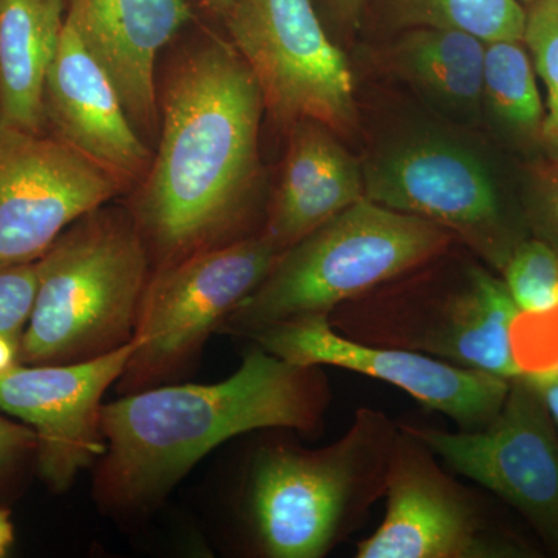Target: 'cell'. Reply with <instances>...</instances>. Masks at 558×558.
Segmentation results:
<instances>
[{
    "label": "cell",
    "instance_id": "6da1fadb",
    "mask_svg": "<svg viewBox=\"0 0 558 558\" xmlns=\"http://www.w3.org/2000/svg\"><path fill=\"white\" fill-rule=\"evenodd\" d=\"M160 108L134 215L157 267L236 241L258 182L264 102L230 40L209 33L168 72Z\"/></svg>",
    "mask_w": 558,
    "mask_h": 558
},
{
    "label": "cell",
    "instance_id": "7a4b0ae2",
    "mask_svg": "<svg viewBox=\"0 0 558 558\" xmlns=\"http://www.w3.org/2000/svg\"><path fill=\"white\" fill-rule=\"evenodd\" d=\"M329 400L322 366L293 365L260 347L218 384L130 392L102 405L106 453L95 490L112 508H148L234 436L264 428L318 429Z\"/></svg>",
    "mask_w": 558,
    "mask_h": 558
},
{
    "label": "cell",
    "instance_id": "3957f363",
    "mask_svg": "<svg viewBox=\"0 0 558 558\" xmlns=\"http://www.w3.org/2000/svg\"><path fill=\"white\" fill-rule=\"evenodd\" d=\"M399 425L360 409L336 442L318 450L270 446L250 473L248 515L271 558H322L354 534L387 495Z\"/></svg>",
    "mask_w": 558,
    "mask_h": 558
},
{
    "label": "cell",
    "instance_id": "277c9868",
    "mask_svg": "<svg viewBox=\"0 0 558 558\" xmlns=\"http://www.w3.org/2000/svg\"><path fill=\"white\" fill-rule=\"evenodd\" d=\"M36 269L22 365L81 362L130 343L150 277L149 250L134 219L95 209L36 259Z\"/></svg>",
    "mask_w": 558,
    "mask_h": 558
},
{
    "label": "cell",
    "instance_id": "5b68a950",
    "mask_svg": "<svg viewBox=\"0 0 558 558\" xmlns=\"http://www.w3.org/2000/svg\"><path fill=\"white\" fill-rule=\"evenodd\" d=\"M451 231L363 197L279 255L226 322L250 336L264 326L330 314L453 245Z\"/></svg>",
    "mask_w": 558,
    "mask_h": 558
},
{
    "label": "cell",
    "instance_id": "8992f818",
    "mask_svg": "<svg viewBox=\"0 0 558 558\" xmlns=\"http://www.w3.org/2000/svg\"><path fill=\"white\" fill-rule=\"evenodd\" d=\"M409 279L400 275L340 304L330 325L359 343L409 349L505 379L523 374L510 339L520 310L502 279L475 264L442 284Z\"/></svg>",
    "mask_w": 558,
    "mask_h": 558
},
{
    "label": "cell",
    "instance_id": "52a82bcc",
    "mask_svg": "<svg viewBox=\"0 0 558 558\" xmlns=\"http://www.w3.org/2000/svg\"><path fill=\"white\" fill-rule=\"evenodd\" d=\"M281 253L259 233L157 267L140 303L135 348L121 387L140 391L182 369L258 288Z\"/></svg>",
    "mask_w": 558,
    "mask_h": 558
},
{
    "label": "cell",
    "instance_id": "ba28073f",
    "mask_svg": "<svg viewBox=\"0 0 558 558\" xmlns=\"http://www.w3.org/2000/svg\"><path fill=\"white\" fill-rule=\"evenodd\" d=\"M220 22L279 126L311 120L333 134L354 130L351 70L314 0H233Z\"/></svg>",
    "mask_w": 558,
    "mask_h": 558
},
{
    "label": "cell",
    "instance_id": "9c48e42d",
    "mask_svg": "<svg viewBox=\"0 0 558 558\" xmlns=\"http://www.w3.org/2000/svg\"><path fill=\"white\" fill-rule=\"evenodd\" d=\"M379 529L357 558L537 557L492 520L483 501L440 468L424 440L399 425Z\"/></svg>",
    "mask_w": 558,
    "mask_h": 558
},
{
    "label": "cell",
    "instance_id": "30bf717a",
    "mask_svg": "<svg viewBox=\"0 0 558 558\" xmlns=\"http://www.w3.org/2000/svg\"><path fill=\"white\" fill-rule=\"evenodd\" d=\"M407 428L453 472L519 510L558 556L557 422L526 374L509 380L501 410L484 428Z\"/></svg>",
    "mask_w": 558,
    "mask_h": 558
},
{
    "label": "cell",
    "instance_id": "8fae6325",
    "mask_svg": "<svg viewBox=\"0 0 558 558\" xmlns=\"http://www.w3.org/2000/svg\"><path fill=\"white\" fill-rule=\"evenodd\" d=\"M260 348L300 366H337L395 385L422 405L446 414L461 429L490 424L509 380L409 349L373 347L341 336L328 314L286 319L250 333Z\"/></svg>",
    "mask_w": 558,
    "mask_h": 558
},
{
    "label": "cell",
    "instance_id": "7c38bea8",
    "mask_svg": "<svg viewBox=\"0 0 558 558\" xmlns=\"http://www.w3.org/2000/svg\"><path fill=\"white\" fill-rule=\"evenodd\" d=\"M124 183L61 138L0 121V266L33 263Z\"/></svg>",
    "mask_w": 558,
    "mask_h": 558
},
{
    "label": "cell",
    "instance_id": "4fadbf2b",
    "mask_svg": "<svg viewBox=\"0 0 558 558\" xmlns=\"http://www.w3.org/2000/svg\"><path fill=\"white\" fill-rule=\"evenodd\" d=\"M363 182L366 199L438 223L498 270L523 241L509 226L486 168L457 146H400L371 163Z\"/></svg>",
    "mask_w": 558,
    "mask_h": 558
},
{
    "label": "cell",
    "instance_id": "5bb4252c",
    "mask_svg": "<svg viewBox=\"0 0 558 558\" xmlns=\"http://www.w3.org/2000/svg\"><path fill=\"white\" fill-rule=\"evenodd\" d=\"M135 343L72 363L20 365L0 374V410L35 432L40 476L53 490L69 488L81 470L106 453L101 399L120 380Z\"/></svg>",
    "mask_w": 558,
    "mask_h": 558
},
{
    "label": "cell",
    "instance_id": "9a60e30c",
    "mask_svg": "<svg viewBox=\"0 0 558 558\" xmlns=\"http://www.w3.org/2000/svg\"><path fill=\"white\" fill-rule=\"evenodd\" d=\"M197 20L190 0H68V22L119 92L140 134H156L159 53Z\"/></svg>",
    "mask_w": 558,
    "mask_h": 558
},
{
    "label": "cell",
    "instance_id": "2e32d148",
    "mask_svg": "<svg viewBox=\"0 0 558 558\" xmlns=\"http://www.w3.org/2000/svg\"><path fill=\"white\" fill-rule=\"evenodd\" d=\"M54 135L121 182L145 178L153 153L134 126L108 73L65 20L44 92Z\"/></svg>",
    "mask_w": 558,
    "mask_h": 558
},
{
    "label": "cell",
    "instance_id": "e0dca14e",
    "mask_svg": "<svg viewBox=\"0 0 558 558\" xmlns=\"http://www.w3.org/2000/svg\"><path fill=\"white\" fill-rule=\"evenodd\" d=\"M288 132L281 179L263 230L282 252L365 197L357 160L329 128L306 120Z\"/></svg>",
    "mask_w": 558,
    "mask_h": 558
},
{
    "label": "cell",
    "instance_id": "ac0fdd59",
    "mask_svg": "<svg viewBox=\"0 0 558 558\" xmlns=\"http://www.w3.org/2000/svg\"><path fill=\"white\" fill-rule=\"evenodd\" d=\"M68 0H0V121L44 132V92Z\"/></svg>",
    "mask_w": 558,
    "mask_h": 558
},
{
    "label": "cell",
    "instance_id": "d6986e66",
    "mask_svg": "<svg viewBox=\"0 0 558 558\" xmlns=\"http://www.w3.org/2000/svg\"><path fill=\"white\" fill-rule=\"evenodd\" d=\"M486 43L459 28L417 27L395 35L389 60L442 100L473 108L483 98Z\"/></svg>",
    "mask_w": 558,
    "mask_h": 558
},
{
    "label": "cell",
    "instance_id": "ffe728a7",
    "mask_svg": "<svg viewBox=\"0 0 558 558\" xmlns=\"http://www.w3.org/2000/svg\"><path fill=\"white\" fill-rule=\"evenodd\" d=\"M526 9L520 0H365L362 28L398 35L417 27L459 28L484 43L523 40Z\"/></svg>",
    "mask_w": 558,
    "mask_h": 558
},
{
    "label": "cell",
    "instance_id": "44dd1931",
    "mask_svg": "<svg viewBox=\"0 0 558 558\" xmlns=\"http://www.w3.org/2000/svg\"><path fill=\"white\" fill-rule=\"evenodd\" d=\"M483 97L499 119L523 131H542L545 110L534 64L521 39L486 43Z\"/></svg>",
    "mask_w": 558,
    "mask_h": 558
},
{
    "label": "cell",
    "instance_id": "7402d4cb",
    "mask_svg": "<svg viewBox=\"0 0 558 558\" xmlns=\"http://www.w3.org/2000/svg\"><path fill=\"white\" fill-rule=\"evenodd\" d=\"M502 281L520 312H543L558 304V252L534 238L513 248Z\"/></svg>",
    "mask_w": 558,
    "mask_h": 558
},
{
    "label": "cell",
    "instance_id": "603a6c76",
    "mask_svg": "<svg viewBox=\"0 0 558 558\" xmlns=\"http://www.w3.org/2000/svg\"><path fill=\"white\" fill-rule=\"evenodd\" d=\"M523 43L548 90V113L543 140L558 154V0H535L524 5Z\"/></svg>",
    "mask_w": 558,
    "mask_h": 558
},
{
    "label": "cell",
    "instance_id": "cb8c5ba5",
    "mask_svg": "<svg viewBox=\"0 0 558 558\" xmlns=\"http://www.w3.org/2000/svg\"><path fill=\"white\" fill-rule=\"evenodd\" d=\"M513 357L521 373H545L558 365V304L543 312H520L512 325Z\"/></svg>",
    "mask_w": 558,
    "mask_h": 558
},
{
    "label": "cell",
    "instance_id": "d4e9b609",
    "mask_svg": "<svg viewBox=\"0 0 558 558\" xmlns=\"http://www.w3.org/2000/svg\"><path fill=\"white\" fill-rule=\"evenodd\" d=\"M36 290V260L0 266V333L21 339L32 317Z\"/></svg>",
    "mask_w": 558,
    "mask_h": 558
},
{
    "label": "cell",
    "instance_id": "484cf974",
    "mask_svg": "<svg viewBox=\"0 0 558 558\" xmlns=\"http://www.w3.org/2000/svg\"><path fill=\"white\" fill-rule=\"evenodd\" d=\"M529 226L535 238L558 252V163L539 171L527 201Z\"/></svg>",
    "mask_w": 558,
    "mask_h": 558
},
{
    "label": "cell",
    "instance_id": "4316f807",
    "mask_svg": "<svg viewBox=\"0 0 558 558\" xmlns=\"http://www.w3.org/2000/svg\"><path fill=\"white\" fill-rule=\"evenodd\" d=\"M326 31L337 32L341 38H351L362 31L365 0H314Z\"/></svg>",
    "mask_w": 558,
    "mask_h": 558
},
{
    "label": "cell",
    "instance_id": "83f0119b",
    "mask_svg": "<svg viewBox=\"0 0 558 558\" xmlns=\"http://www.w3.org/2000/svg\"><path fill=\"white\" fill-rule=\"evenodd\" d=\"M31 450H36L35 432L0 416V475Z\"/></svg>",
    "mask_w": 558,
    "mask_h": 558
},
{
    "label": "cell",
    "instance_id": "f1b7e54d",
    "mask_svg": "<svg viewBox=\"0 0 558 558\" xmlns=\"http://www.w3.org/2000/svg\"><path fill=\"white\" fill-rule=\"evenodd\" d=\"M526 374L529 380L538 388L542 392L543 399H545L546 405L556 418L558 427V377L556 374L548 373H523Z\"/></svg>",
    "mask_w": 558,
    "mask_h": 558
},
{
    "label": "cell",
    "instance_id": "f546056e",
    "mask_svg": "<svg viewBox=\"0 0 558 558\" xmlns=\"http://www.w3.org/2000/svg\"><path fill=\"white\" fill-rule=\"evenodd\" d=\"M20 337L0 333V374L20 365Z\"/></svg>",
    "mask_w": 558,
    "mask_h": 558
},
{
    "label": "cell",
    "instance_id": "4dcf8cb0",
    "mask_svg": "<svg viewBox=\"0 0 558 558\" xmlns=\"http://www.w3.org/2000/svg\"><path fill=\"white\" fill-rule=\"evenodd\" d=\"M190 2L193 3L194 10H201L213 20L222 21L233 0H190Z\"/></svg>",
    "mask_w": 558,
    "mask_h": 558
},
{
    "label": "cell",
    "instance_id": "1f68e13d",
    "mask_svg": "<svg viewBox=\"0 0 558 558\" xmlns=\"http://www.w3.org/2000/svg\"><path fill=\"white\" fill-rule=\"evenodd\" d=\"M13 524H11L9 512L0 510V557L5 556L11 543H13Z\"/></svg>",
    "mask_w": 558,
    "mask_h": 558
},
{
    "label": "cell",
    "instance_id": "d6a6232c",
    "mask_svg": "<svg viewBox=\"0 0 558 558\" xmlns=\"http://www.w3.org/2000/svg\"><path fill=\"white\" fill-rule=\"evenodd\" d=\"M523 2V5H527V3L535 2V0H521Z\"/></svg>",
    "mask_w": 558,
    "mask_h": 558
}]
</instances>
